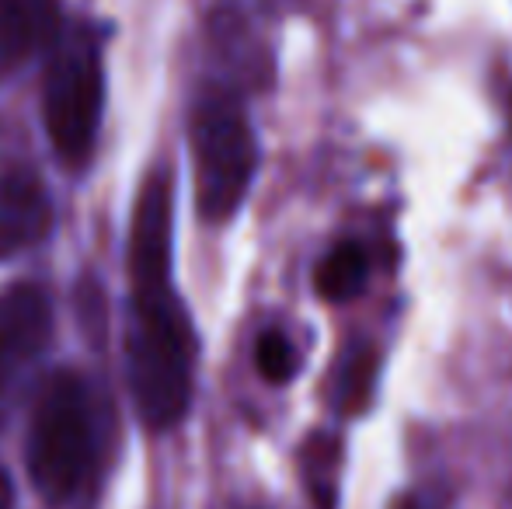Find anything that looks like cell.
I'll return each instance as SVG.
<instances>
[{
	"label": "cell",
	"mask_w": 512,
	"mask_h": 509,
	"mask_svg": "<svg viewBox=\"0 0 512 509\" xmlns=\"http://www.w3.org/2000/svg\"><path fill=\"white\" fill-rule=\"evenodd\" d=\"M60 7L56 0H0V70L18 67L56 39Z\"/></svg>",
	"instance_id": "obj_8"
},
{
	"label": "cell",
	"mask_w": 512,
	"mask_h": 509,
	"mask_svg": "<svg viewBox=\"0 0 512 509\" xmlns=\"http://www.w3.org/2000/svg\"><path fill=\"white\" fill-rule=\"evenodd\" d=\"M255 367L258 374L269 384H286L297 374V353H293V342L286 339L279 328H269V332L258 335L255 342Z\"/></svg>",
	"instance_id": "obj_11"
},
{
	"label": "cell",
	"mask_w": 512,
	"mask_h": 509,
	"mask_svg": "<svg viewBox=\"0 0 512 509\" xmlns=\"http://www.w3.org/2000/svg\"><path fill=\"white\" fill-rule=\"evenodd\" d=\"M373 381H377V353H373V346L359 342L356 349H349L345 363L338 367L335 405L342 408V412H359V408L370 401Z\"/></svg>",
	"instance_id": "obj_10"
},
{
	"label": "cell",
	"mask_w": 512,
	"mask_h": 509,
	"mask_svg": "<svg viewBox=\"0 0 512 509\" xmlns=\"http://www.w3.org/2000/svg\"><path fill=\"white\" fill-rule=\"evenodd\" d=\"M366 272H370V262H366L363 245L356 241H338L328 255L317 265V293L331 304H342V300L356 297L366 283Z\"/></svg>",
	"instance_id": "obj_9"
},
{
	"label": "cell",
	"mask_w": 512,
	"mask_h": 509,
	"mask_svg": "<svg viewBox=\"0 0 512 509\" xmlns=\"http://www.w3.org/2000/svg\"><path fill=\"white\" fill-rule=\"evenodd\" d=\"M95 454L88 387L74 370L46 381L28 433V475L49 503H63L81 489Z\"/></svg>",
	"instance_id": "obj_3"
},
{
	"label": "cell",
	"mask_w": 512,
	"mask_h": 509,
	"mask_svg": "<svg viewBox=\"0 0 512 509\" xmlns=\"http://www.w3.org/2000/svg\"><path fill=\"white\" fill-rule=\"evenodd\" d=\"M171 185L164 175H154L140 189L129 231V283L133 290L171 283Z\"/></svg>",
	"instance_id": "obj_5"
},
{
	"label": "cell",
	"mask_w": 512,
	"mask_h": 509,
	"mask_svg": "<svg viewBox=\"0 0 512 509\" xmlns=\"http://www.w3.org/2000/svg\"><path fill=\"white\" fill-rule=\"evenodd\" d=\"M192 157H196V199L209 224L237 213L258 171V140L248 112L227 91H206L192 109Z\"/></svg>",
	"instance_id": "obj_2"
},
{
	"label": "cell",
	"mask_w": 512,
	"mask_h": 509,
	"mask_svg": "<svg viewBox=\"0 0 512 509\" xmlns=\"http://www.w3.org/2000/svg\"><path fill=\"white\" fill-rule=\"evenodd\" d=\"M14 506V489L11 482H7V475L0 471V509H11Z\"/></svg>",
	"instance_id": "obj_13"
},
{
	"label": "cell",
	"mask_w": 512,
	"mask_h": 509,
	"mask_svg": "<svg viewBox=\"0 0 512 509\" xmlns=\"http://www.w3.org/2000/svg\"><path fill=\"white\" fill-rule=\"evenodd\" d=\"M53 311L39 286H14L0 297V374H14L46 349Z\"/></svg>",
	"instance_id": "obj_6"
},
{
	"label": "cell",
	"mask_w": 512,
	"mask_h": 509,
	"mask_svg": "<svg viewBox=\"0 0 512 509\" xmlns=\"http://www.w3.org/2000/svg\"><path fill=\"white\" fill-rule=\"evenodd\" d=\"M126 363L140 419L150 429L175 426L192 398L196 332L171 283L133 290Z\"/></svg>",
	"instance_id": "obj_1"
},
{
	"label": "cell",
	"mask_w": 512,
	"mask_h": 509,
	"mask_svg": "<svg viewBox=\"0 0 512 509\" xmlns=\"http://www.w3.org/2000/svg\"><path fill=\"white\" fill-rule=\"evenodd\" d=\"M394 509H446V492L443 489H418L398 499Z\"/></svg>",
	"instance_id": "obj_12"
},
{
	"label": "cell",
	"mask_w": 512,
	"mask_h": 509,
	"mask_svg": "<svg viewBox=\"0 0 512 509\" xmlns=\"http://www.w3.org/2000/svg\"><path fill=\"white\" fill-rule=\"evenodd\" d=\"M105 109L102 46L88 28L63 35L42 81V119L53 150L67 164H84L95 150Z\"/></svg>",
	"instance_id": "obj_4"
},
{
	"label": "cell",
	"mask_w": 512,
	"mask_h": 509,
	"mask_svg": "<svg viewBox=\"0 0 512 509\" xmlns=\"http://www.w3.org/2000/svg\"><path fill=\"white\" fill-rule=\"evenodd\" d=\"M53 227V206L39 178L28 171L0 175V258L39 245Z\"/></svg>",
	"instance_id": "obj_7"
}]
</instances>
